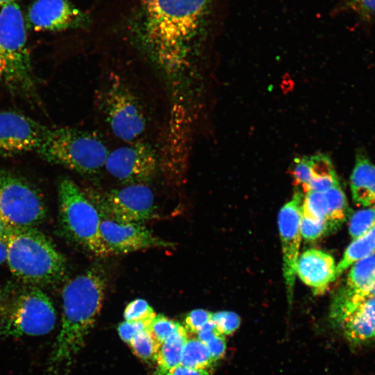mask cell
I'll return each instance as SVG.
<instances>
[{
	"instance_id": "1",
	"label": "cell",
	"mask_w": 375,
	"mask_h": 375,
	"mask_svg": "<svg viewBox=\"0 0 375 375\" xmlns=\"http://www.w3.org/2000/svg\"><path fill=\"white\" fill-rule=\"evenodd\" d=\"M106 280L94 267L69 281L63 287L62 316L44 375H58L83 347L85 338L102 308Z\"/></svg>"
},
{
	"instance_id": "2",
	"label": "cell",
	"mask_w": 375,
	"mask_h": 375,
	"mask_svg": "<svg viewBox=\"0 0 375 375\" xmlns=\"http://www.w3.org/2000/svg\"><path fill=\"white\" fill-rule=\"evenodd\" d=\"M210 1L140 0V32L156 50L180 52L203 24Z\"/></svg>"
},
{
	"instance_id": "3",
	"label": "cell",
	"mask_w": 375,
	"mask_h": 375,
	"mask_svg": "<svg viewBox=\"0 0 375 375\" xmlns=\"http://www.w3.org/2000/svg\"><path fill=\"white\" fill-rule=\"evenodd\" d=\"M8 266L13 275L33 285H53L64 277L66 260L54 244L34 228H8Z\"/></svg>"
},
{
	"instance_id": "4",
	"label": "cell",
	"mask_w": 375,
	"mask_h": 375,
	"mask_svg": "<svg viewBox=\"0 0 375 375\" xmlns=\"http://www.w3.org/2000/svg\"><path fill=\"white\" fill-rule=\"evenodd\" d=\"M26 24L15 1L0 8V81L12 92L26 97L35 94L27 47Z\"/></svg>"
},
{
	"instance_id": "5",
	"label": "cell",
	"mask_w": 375,
	"mask_h": 375,
	"mask_svg": "<svg viewBox=\"0 0 375 375\" xmlns=\"http://www.w3.org/2000/svg\"><path fill=\"white\" fill-rule=\"evenodd\" d=\"M56 312L41 289L29 286L0 292V342L51 332Z\"/></svg>"
},
{
	"instance_id": "6",
	"label": "cell",
	"mask_w": 375,
	"mask_h": 375,
	"mask_svg": "<svg viewBox=\"0 0 375 375\" xmlns=\"http://www.w3.org/2000/svg\"><path fill=\"white\" fill-rule=\"evenodd\" d=\"M37 153L49 162L93 176L105 167L109 152L103 140L94 132L60 127L49 129Z\"/></svg>"
},
{
	"instance_id": "7",
	"label": "cell",
	"mask_w": 375,
	"mask_h": 375,
	"mask_svg": "<svg viewBox=\"0 0 375 375\" xmlns=\"http://www.w3.org/2000/svg\"><path fill=\"white\" fill-rule=\"evenodd\" d=\"M58 211L61 227L67 237L96 256L111 253L101 235V217L95 206L72 179L58 185Z\"/></svg>"
},
{
	"instance_id": "8",
	"label": "cell",
	"mask_w": 375,
	"mask_h": 375,
	"mask_svg": "<svg viewBox=\"0 0 375 375\" xmlns=\"http://www.w3.org/2000/svg\"><path fill=\"white\" fill-rule=\"evenodd\" d=\"M97 100L116 138L128 144L140 140L147 128V115L135 92L121 77L110 74L99 89Z\"/></svg>"
},
{
	"instance_id": "9",
	"label": "cell",
	"mask_w": 375,
	"mask_h": 375,
	"mask_svg": "<svg viewBox=\"0 0 375 375\" xmlns=\"http://www.w3.org/2000/svg\"><path fill=\"white\" fill-rule=\"evenodd\" d=\"M46 213L44 201L36 189L0 169V221L8 228H34Z\"/></svg>"
},
{
	"instance_id": "10",
	"label": "cell",
	"mask_w": 375,
	"mask_h": 375,
	"mask_svg": "<svg viewBox=\"0 0 375 375\" xmlns=\"http://www.w3.org/2000/svg\"><path fill=\"white\" fill-rule=\"evenodd\" d=\"M84 193L102 219L142 224L155 214L153 194L144 184L126 185L103 192L89 190Z\"/></svg>"
},
{
	"instance_id": "11",
	"label": "cell",
	"mask_w": 375,
	"mask_h": 375,
	"mask_svg": "<svg viewBox=\"0 0 375 375\" xmlns=\"http://www.w3.org/2000/svg\"><path fill=\"white\" fill-rule=\"evenodd\" d=\"M156 150L148 142L137 141L108 153L105 167L108 172L124 185L150 182L158 169Z\"/></svg>"
},
{
	"instance_id": "12",
	"label": "cell",
	"mask_w": 375,
	"mask_h": 375,
	"mask_svg": "<svg viewBox=\"0 0 375 375\" xmlns=\"http://www.w3.org/2000/svg\"><path fill=\"white\" fill-rule=\"evenodd\" d=\"M375 284V252L350 267L345 283L333 297L329 319L340 328L349 316L365 301Z\"/></svg>"
},
{
	"instance_id": "13",
	"label": "cell",
	"mask_w": 375,
	"mask_h": 375,
	"mask_svg": "<svg viewBox=\"0 0 375 375\" xmlns=\"http://www.w3.org/2000/svg\"><path fill=\"white\" fill-rule=\"evenodd\" d=\"M38 122L15 111L0 113V157L15 156L41 147L49 131Z\"/></svg>"
},
{
	"instance_id": "14",
	"label": "cell",
	"mask_w": 375,
	"mask_h": 375,
	"mask_svg": "<svg viewBox=\"0 0 375 375\" xmlns=\"http://www.w3.org/2000/svg\"><path fill=\"white\" fill-rule=\"evenodd\" d=\"M302 194L295 192L280 210L278 228L283 254V272L288 300L291 302L296 276V264L299 256Z\"/></svg>"
},
{
	"instance_id": "15",
	"label": "cell",
	"mask_w": 375,
	"mask_h": 375,
	"mask_svg": "<svg viewBox=\"0 0 375 375\" xmlns=\"http://www.w3.org/2000/svg\"><path fill=\"white\" fill-rule=\"evenodd\" d=\"M101 238L111 254L127 253L149 248H171L174 244L153 235L140 223L102 219Z\"/></svg>"
},
{
	"instance_id": "16",
	"label": "cell",
	"mask_w": 375,
	"mask_h": 375,
	"mask_svg": "<svg viewBox=\"0 0 375 375\" xmlns=\"http://www.w3.org/2000/svg\"><path fill=\"white\" fill-rule=\"evenodd\" d=\"M26 27L35 31H63L82 27L87 15L69 0H35L24 17Z\"/></svg>"
},
{
	"instance_id": "17",
	"label": "cell",
	"mask_w": 375,
	"mask_h": 375,
	"mask_svg": "<svg viewBox=\"0 0 375 375\" xmlns=\"http://www.w3.org/2000/svg\"><path fill=\"white\" fill-rule=\"evenodd\" d=\"M296 274L316 294L324 293L336 279V265L333 256L310 249L302 253L296 264Z\"/></svg>"
},
{
	"instance_id": "18",
	"label": "cell",
	"mask_w": 375,
	"mask_h": 375,
	"mask_svg": "<svg viewBox=\"0 0 375 375\" xmlns=\"http://www.w3.org/2000/svg\"><path fill=\"white\" fill-rule=\"evenodd\" d=\"M346 340L353 345L375 342V296L365 301L341 326Z\"/></svg>"
},
{
	"instance_id": "19",
	"label": "cell",
	"mask_w": 375,
	"mask_h": 375,
	"mask_svg": "<svg viewBox=\"0 0 375 375\" xmlns=\"http://www.w3.org/2000/svg\"><path fill=\"white\" fill-rule=\"evenodd\" d=\"M350 188L356 206L365 208L375 204V165L362 153L356 155Z\"/></svg>"
},
{
	"instance_id": "20",
	"label": "cell",
	"mask_w": 375,
	"mask_h": 375,
	"mask_svg": "<svg viewBox=\"0 0 375 375\" xmlns=\"http://www.w3.org/2000/svg\"><path fill=\"white\" fill-rule=\"evenodd\" d=\"M188 339V332L181 326L161 345L158 351L156 362L157 372H164L181 365L183 347Z\"/></svg>"
},
{
	"instance_id": "21",
	"label": "cell",
	"mask_w": 375,
	"mask_h": 375,
	"mask_svg": "<svg viewBox=\"0 0 375 375\" xmlns=\"http://www.w3.org/2000/svg\"><path fill=\"white\" fill-rule=\"evenodd\" d=\"M375 252V226L352 242L336 265V278L357 261Z\"/></svg>"
},
{
	"instance_id": "22",
	"label": "cell",
	"mask_w": 375,
	"mask_h": 375,
	"mask_svg": "<svg viewBox=\"0 0 375 375\" xmlns=\"http://www.w3.org/2000/svg\"><path fill=\"white\" fill-rule=\"evenodd\" d=\"M215 364L207 345L198 338L188 339L183 347L181 365L183 367L207 369Z\"/></svg>"
},
{
	"instance_id": "23",
	"label": "cell",
	"mask_w": 375,
	"mask_h": 375,
	"mask_svg": "<svg viewBox=\"0 0 375 375\" xmlns=\"http://www.w3.org/2000/svg\"><path fill=\"white\" fill-rule=\"evenodd\" d=\"M325 194L329 206L328 222L338 228L349 214L346 195L340 184L325 192Z\"/></svg>"
},
{
	"instance_id": "24",
	"label": "cell",
	"mask_w": 375,
	"mask_h": 375,
	"mask_svg": "<svg viewBox=\"0 0 375 375\" xmlns=\"http://www.w3.org/2000/svg\"><path fill=\"white\" fill-rule=\"evenodd\" d=\"M301 214L314 219L329 222V206L325 192L314 191L306 192L301 202Z\"/></svg>"
},
{
	"instance_id": "25",
	"label": "cell",
	"mask_w": 375,
	"mask_h": 375,
	"mask_svg": "<svg viewBox=\"0 0 375 375\" xmlns=\"http://www.w3.org/2000/svg\"><path fill=\"white\" fill-rule=\"evenodd\" d=\"M128 345L136 356L149 363L156 362L160 346L147 330L135 335Z\"/></svg>"
},
{
	"instance_id": "26",
	"label": "cell",
	"mask_w": 375,
	"mask_h": 375,
	"mask_svg": "<svg viewBox=\"0 0 375 375\" xmlns=\"http://www.w3.org/2000/svg\"><path fill=\"white\" fill-rule=\"evenodd\" d=\"M375 226V204L353 212L349 219V233L356 239Z\"/></svg>"
},
{
	"instance_id": "27",
	"label": "cell",
	"mask_w": 375,
	"mask_h": 375,
	"mask_svg": "<svg viewBox=\"0 0 375 375\" xmlns=\"http://www.w3.org/2000/svg\"><path fill=\"white\" fill-rule=\"evenodd\" d=\"M180 326L181 324L178 322L162 315H158L151 321L147 330L154 340L161 345Z\"/></svg>"
},
{
	"instance_id": "28",
	"label": "cell",
	"mask_w": 375,
	"mask_h": 375,
	"mask_svg": "<svg viewBox=\"0 0 375 375\" xmlns=\"http://www.w3.org/2000/svg\"><path fill=\"white\" fill-rule=\"evenodd\" d=\"M337 229L326 221L314 219L301 214L300 232L306 240H315L322 235Z\"/></svg>"
},
{
	"instance_id": "29",
	"label": "cell",
	"mask_w": 375,
	"mask_h": 375,
	"mask_svg": "<svg viewBox=\"0 0 375 375\" xmlns=\"http://www.w3.org/2000/svg\"><path fill=\"white\" fill-rule=\"evenodd\" d=\"M156 315L152 307L142 299L131 301L124 312V317L127 322H151Z\"/></svg>"
},
{
	"instance_id": "30",
	"label": "cell",
	"mask_w": 375,
	"mask_h": 375,
	"mask_svg": "<svg viewBox=\"0 0 375 375\" xmlns=\"http://www.w3.org/2000/svg\"><path fill=\"white\" fill-rule=\"evenodd\" d=\"M211 320L217 331L222 335H228L235 332L240 324V317L231 311H219L212 314Z\"/></svg>"
},
{
	"instance_id": "31",
	"label": "cell",
	"mask_w": 375,
	"mask_h": 375,
	"mask_svg": "<svg viewBox=\"0 0 375 375\" xmlns=\"http://www.w3.org/2000/svg\"><path fill=\"white\" fill-rule=\"evenodd\" d=\"M212 312L203 309H195L185 318V328L188 333L197 334L200 328L211 320Z\"/></svg>"
},
{
	"instance_id": "32",
	"label": "cell",
	"mask_w": 375,
	"mask_h": 375,
	"mask_svg": "<svg viewBox=\"0 0 375 375\" xmlns=\"http://www.w3.org/2000/svg\"><path fill=\"white\" fill-rule=\"evenodd\" d=\"M292 175L295 185H301L303 190H304L312 178L309 158L295 160Z\"/></svg>"
},
{
	"instance_id": "33",
	"label": "cell",
	"mask_w": 375,
	"mask_h": 375,
	"mask_svg": "<svg viewBox=\"0 0 375 375\" xmlns=\"http://www.w3.org/2000/svg\"><path fill=\"white\" fill-rule=\"evenodd\" d=\"M151 322H127L119 324L117 331L120 338L126 343L139 333L147 330Z\"/></svg>"
},
{
	"instance_id": "34",
	"label": "cell",
	"mask_w": 375,
	"mask_h": 375,
	"mask_svg": "<svg viewBox=\"0 0 375 375\" xmlns=\"http://www.w3.org/2000/svg\"><path fill=\"white\" fill-rule=\"evenodd\" d=\"M351 8L367 19H375V0H348Z\"/></svg>"
},
{
	"instance_id": "35",
	"label": "cell",
	"mask_w": 375,
	"mask_h": 375,
	"mask_svg": "<svg viewBox=\"0 0 375 375\" xmlns=\"http://www.w3.org/2000/svg\"><path fill=\"white\" fill-rule=\"evenodd\" d=\"M206 344L208 347L215 362L222 358L225 354L226 342L224 335H218Z\"/></svg>"
},
{
	"instance_id": "36",
	"label": "cell",
	"mask_w": 375,
	"mask_h": 375,
	"mask_svg": "<svg viewBox=\"0 0 375 375\" xmlns=\"http://www.w3.org/2000/svg\"><path fill=\"white\" fill-rule=\"evenodd\" d=\"M213 368L207 369H195L177 366L164 372H156L155 375H212Z\"/></svg>"
},
{
	"instance_id": "37",
	"label": "cell",
	"mask_w": 375,
	"mask_h": 375,
	"mask_svg": "<svg viewBox=\"0 0 375 375\" xmlns=\"http://www.w3.org/2000/svg\"><path fill=\"white\" fill-rule=\"evenodd\" d=\"M218 335H221L212 320L206 322L197 333L198 339L207 344Z\"/></svg>"
},
{
	"instance_id": "38",
	"label": "cell",
	"mask_w": 375,
	"mask_h": 375,
	"mask_svg": "<svg viewBox=\"0 0 375 375\" xmlns=\"http://www.w3.org/2000/svg\"><path fill=\"white\" fill-rule=\"evenodd\" d=\"M7 242L6 238H0V265L6 261Z\"/></svg>"
},
{
	"instance_id": "39",
	"label": "cell",
	"mask_w": 375,
	"mask_h": 375,
	"mask_svg": "<svg viewBox=\"0 0 375 375\" xmlns=\"http://www.w3.org/2000/svg\"><path fill=\"white\" fill-rule=\"evenodd\" d=\"M8 231V227H7L1 221H0V238H6Z\"/></svg>"
},
{
	"instance_id": "40",
	"label": "cell",
	"mask_w": 375,
	"mask_h": 375,
	"mask_svg": "<svg viewBox=\"0 0 375 375\" xmlns=\"http://www.w3.org/2000/svg\"><path fill=\"white\" fill-rule=\"evenodd\" d=\"M15 0H0V7L5 5V4H7V3H11V2H14Z\"/></svg>"
}]
</instances>
